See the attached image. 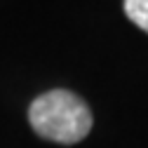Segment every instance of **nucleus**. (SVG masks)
Wrapping results in <instances>:
<instances>
[{"mask_svg":"<svg viewBox=\"0 0 148 148\" xmlns=\"http://www.w3.org/2000/svg\"><path fill=\"white\" fill-rule=\"evenodd\" d=\"M28 120L35 134L64 146L82 141L92 129L89 106L68 89H52L35 99L28 108Z\"/></svg>","mask_w":148,"mask_h":148,"instance_id":"f257e3e1","label":"nucleus"},{"mask_svg":"<svg viewBox=\"0 0 148 148\" xmlns=\"http://www.w3.org/2000/svg\"><path fill=\"white\" fill-rule=\"evenodd\" d=\"M127 19L148 33V0H125Z\"/></svg>","mask_w":148,"mask_h":148,"instance_id":"f03ea898","label":"nucleus"}]
</instances>
